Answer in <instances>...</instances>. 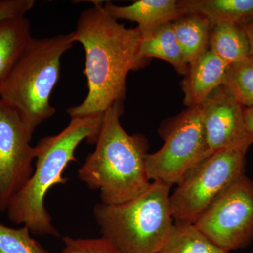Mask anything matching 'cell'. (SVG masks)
Masks as SVG:
<instances>
[{
  "label": "cell",
  "mask_w": 253,
  "mask_h": 253,
  "mask_svg": "<svg viewBox=\"0 0 253 253\" xmlns=\"http://www.w3.org/2000/svg\"><path fill=\"white\" fill-rule=\"evenodd\" d=\"M82 11L74 33L85 52L83 73L87 81L85 99L67 109L71 118L101 116L113 104L122 103L126 78L144 67L149 60L140 53L141 36L137 27L126 28L105 10L101 1Z\"/></svg>",
  "instance_id": "1"
},
{
  "label": "cell",
  "mask_w": 253,
  "mask_h": 253,
  "mask_svg": "<svg viewBox=\"0 0 253 253\" xmlns=\"http://www.w3.org/2000/svg\"><path fill=\"white\" fill-rule=\"evenodd\" d=\"M122 112V103L113 104L105 112L95 150L78 172L88 187L99 190L104 204L135 199L151 184L145 161L146 139L125 131L120 122Z\"/></svg>",
  "instance_id": "2"
},
{
  "label": "cell",
  "mask_w": 253,
  "mask_h": 253,
  "mask_svg": "<svg viewBox=\"0 0 253 253\" xmlns=\"http://www.w3.org/2000/svg\"><path fill=\"white\" fill-rule=\"evenodd\" d=\"M104 116L72 118L59 134L38 141L33 175L6 208L10 220L27 226L35 235L59 236L44 206L46 193L52 186L67 182L63 176L65 169L76 161L75 151L82 141L95 144Z\"/></svg>",
  "instance_id": "3"
},
{
  "label": "cell",
  "mask_w": 253,
  "mask_h": 253,
  "mask_svg": "<svg viewBox=\"0 0 253 253\" xmlns=\"http://www.w3.org/2000/svg\"><path fill=\"white\" fill-rule=\"evenodd\" d=\"M73 32L32 38L0 86V99L18 113L32 139L36 129L56 110L50 103L60 77L61 59L73 47Z\"/></svg>",
  "instance_id": "4"
},
{
  "label": "cell",
  "mask_w": 253,
  "mask_h": 253,
  "mask_svg": "<svg viewBox=\"0 0 253 253\" xmlns=\"http://www.w3.org/2000/svg\"><path fill=\"white\" fill-rule=\"evenodd\" d=\"M171 186L153 181L135 199L121 204H96L94 215L102 237L120 253H159L174 224Z\"/></svg>",
  "instance_id": "5"
},
{
  "label": "cell",
  "mask_w": 253,
  "mask_h": 253,
  "mask_svg": "<svg viewBox=\"0 0 253 253\" xmlns=\"http://www.w3.org/2000/svg\"><path fill=\"white\" fill-rule=\"evenodd\" d=\"M247 151L219 150L186 173L169 199L175 222L195 224L222 193L245 175Z\"/></svg>",
  "instance_id": "6"
},
{
  "label": "cell",
  "mask_w": 253,
  "mask_h": 253,
  "mask_svg": "<svg viewBox=\"0 0 253 253\" xmlns=\"http://www.w3.org/2000/svg\"><path fill=\"white\" fill-rule=\"evenodd\" d=\"M211 154L200 105L181 115L159 151L146 155V172L150 180L172 186Z\"/></svg>",
  "instance_id": "7"
},
{
  "label": "cell",
  "mask_w": 253,
  "mask_h": 253,
  "mask_svg": "<svg viewBox=\"0 0 253 253\" xmlns=\"http://www.w3.org/2000/svg\"><path fill=\"white\" fill-rule=\"evenodd\" d=\"M194 224L226 252L247 246L253 240V181L241 176Z\"/></svg>",
  "instance_id": "8"
},
{
  "label": "cell",
  "mask_w": 253,
  "mask_h": 253,
  "mask_svg": "<svg viewBox=\"0 0 253 253\" xmlns=\"http://www.w3.org/2000/svg\"><path fill=\"white\" fill-rule=\"evenodd\" d=\"M19 115L0 99V208L6 211L11 199L33 174L35 146Z\"/></svg>",
  "instance_id": "9"
},
{
  "label": "cell",
  "mask_w": 253,
  "mask_h": 253,
  "mask_svg": "<svg viewBox=\"0 0 253 253\" xmlns=\"http://www.w3.org/2000/svg\"><path fill=\"white\" fill-rule=\"evenodd\" d=\"M206 139L211 154L226 149H249L253 141L244 122V107L221 86L201 105Z\"/></svg>",
  "instance_id": "10"
},
{
  "label": "cell",
  "mask_w": 253,
  "mask_h": 253,
  "mask_svg": "<svg viewBox=\"0 0 253 253\" xmlns=\"http://www.w3.org/2000/svg\"><path fill=\"white\" fill-rule=\"evenodd\" d=\"M104 7L116 20H128L137 23L141 41L149 39L163 25L173 23L187 14L180 1L176 0H139L124 6L106 2Z\"/></svg>",
  "instance_id": "11"
},
{
  "label": "cell",
  "mask_w": 253,
  "mask_h": 253,
  "mask_svg": "<svg viewBox=\"0 0 253 253\" xmlns=\"http://www.w3.org/2000/svg\"><path fill=\"white\" fill-rule=\"evenodd\" d=\"M229 66L209 49L189 65L181 85L184 104L189 108L202 104L216 89L223 85Z\"/></svg>",
  "instance_id": "12"
},
{
  "label": "cell",
  "mask_w": 253,
  "mask_h": 253,
  "mask_svg": "<svg viewBox=\"0 0 253 253\" xmlns=\"http://www.w3.org/2000/svg\"><path fill=\"white\" fill-rule=\"evenodd\" d=\"M188 14L204 16L211 25L246 24L253 21V0H183Z\"/></svg>",
  "instance_id": "13"
},
{
  "label": "cell",
  "mask_w": 253,
  "mask_h": 253,
  "mask_svg": "<svg viewBox=\"0 0 253 253\" xmlns=\"http://www.w3.org/2000/svg\"><path fill=\"white\" fill-rule=\"evenodd\" d=\"M32 38L31 23L26 16L0 21V86Z\"/></svg>",
  "instance_id": "14"
},
{
  "label": "cell",
  "mask_w": 253,
  "mask_h": 253,
  "mask_svg": "<svg viewBox=\"0 0 253 253\" xmlns=\"http://www.w3.org/2000/svg\"><path fill=\"white\" fill-rule=\"evenodd\" d=\"M172 26L176 41L189 66L209 49L212 25L204 16L186 14L174 21Z\"/></svg>",
  "instance_id": "15"
},
{
  "label": "cell",
  "mask_w": 253,
  "mask_h": 253,
  "mask_svg": "<svg viewBox=\"0 0 253 253\" xmlns=\"http://www.w3.org/2000/svg\"><path fill=\"white\" fill-rule=\"evenodd\" d=\"M209 50L228 64L241 62L250 56L249 40L241 25L221 23L211 28Z\"/></svg>",
  "instance_id": "16"
},
{
  "label": "cell",
  "mask_w": 253,
  "mask_h": 253,
  "mask_svg": "<svg viewBox=\"0 0 253 253\" xmlns=\"http://www.w3.org/2000/svg\"><path fill=\"white\" fill-rule=\"evenodd\" d=\"M140 53L144 59L156 58L172 64L179 74L185 76L189 71L173 28L172 23L161 26L151 38L141 41Z\"/></svg>",
  "instance_id": "17"
},
{
  "label": "cell",
  "mask_w": 253,
  "mask_h": 253,
  "mask_svg": "<svg viewBox=\"0 0 253 253\" xmlns=\"http://www.w3.org/2000/svg\"><path fill=\"white\" fill-rule=\"evenodd\" d=\"M158 253H228L212 242L195 226L175 222Z\"/></svg>",
  "instance_id": "18"
},
{
  "label": "cell",
  "mask_w": 253,
  "mask_h": 253,
  "mask_svg": "<svg viewBox=\"0 0 253 253\" xmlns=\"http://www.w3.org/2000/svg\"><path fill=\"white\" fill-rule=\"evenodd\" d=\"M222 86L241 106L253 107V56L230 65Z\"/></svg>",
  "instance_id": "19"
},
{
  "label": "cell",
  "mask_w": 253,
  "mask_h": 253,
  "mask_svg": "<svg viewBox=\"0 0 253 253\" xmlns=\"http://www.w3.org/2000/svg\"><path fill=\"white\" fill-rule=\"evenodd\" d=\"M31 234L27 226L14 229L0 223V253H51Z\"/></svg>",
  "instance_id": "20"
},
{
  "label": "cell",
  "mask_w": 253,
  "mask_h": 253,
  "mask_svg": "<svg viewBox=\"0 0 253 253\" xmlns=\"http://www.w3.org/2000/svg\"><path fill=\"white\" fill-rule=\"evenodd\" d=\"M64 243L61 253H120L107 240L99 239H74L71 236L63 238Z\"/></svg>",
  "instance_id": "21"
},
{
  "label": "cell",
  "mask_w": 253,
  "mask_h": 253,
  "mask_svg": "<svg viewBox=\"0 0 253 253\" xmlns=\"http://www.w3.org/2000/svg\"><path fill=\"white\" fill-rule=\"evenodd\" d=\"M35 3L34 0H0V21L8 18L25 17Z\"/></svg>",
  "instance_id": "22"
},
{
  "label": "cell",
  "mask_w": 253,
  "mask_h": 253,
  "mask_svg": "<svg viewBox=\"0 0 253 253\" xmlns=\"http://www.w3.org/2000/svg\"><path fill=\"white\" fill-rule=\"evenodd\" d=\"M244 122L246 131L253 141V106L244 108Z\"/></svg>",
  "instance_id": "23"
},
{
  "label": "cell",
  "mask_w": 253,
  "mask_h": 253,
  "mask_svg": "<svg viewBox=\"0 0 253 253\" xmlns=\"http://www.w3.org/2000/svg\"><path fill=\"white\" fill-rule=\"evenodd\" d=\"M242 27L246 32L250 46V56H253V21L242 25Z\"/></svg>",
  "instance_id": "24"
},
{
  "label": "cell",
  "mask_w": 253,
  "mask_h": 253,
  "mask_svg": "<svg viewBox=\"0 0 253 253\" xmlns=\"http://www.w3.org/2000/svg\"><path fill=\"white\" fill-rule=\"evenodd\" d=\"M0 211H1V208H0Z\"/></svg>",
  "instance_id": "25"
}]
</instances>
